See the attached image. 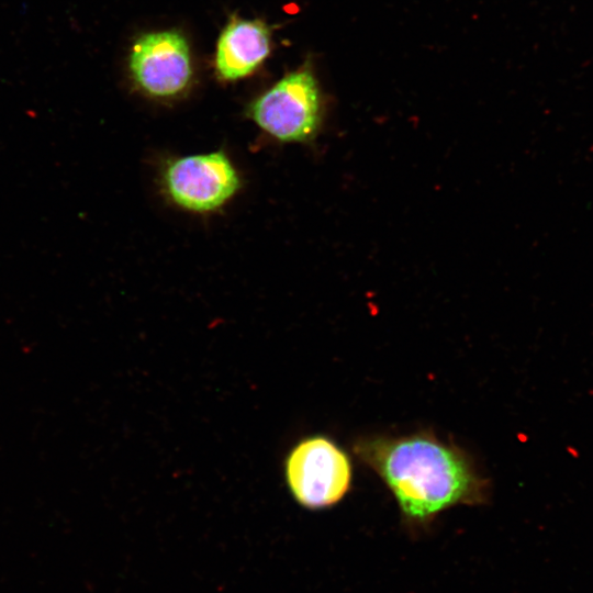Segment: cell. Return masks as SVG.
Instances as JSON below:
<instances>
[{"label": "cell", "mask_w": 593, "mask_h": 593, "mask_svg": "<svg viewBox=\"0 0 593 593\" xmlns=\"http://www.w3.org/2000/svg\"><path fill=\"white\" fill-rule=\"evenodd\" d=\"M355 451L382 478L412 522L485 500V483L466 454L429 434L360 439Z\"/></svg>", "instance_id": "obj_1"}, {"label": "cell", "mask_w": 593, "mask_h": 593, "mask_svg": "<svg viewBox=\"0 0 593 593\" xmlns=\"http://www.w3.org/2000/svg\"><path fill=\"white\" fill-rule=\"evenodd\" d=\"M158 183L177 209L204 215L227 205L243 181L232 158L217 149L166 159L159 168Z\"/></svg>", "instance_id": "obj_2"}, {"label": "cell", "mask_w": 593, "mask_h": 593, "mask_svg": "<svg viewBox=\"0 0 593 593\" xmlns=\"http://www.w3.org/2000/svg\"><path fill=\"white\" fill-rule=\"evenodd\" d=\"M246 115L281 144L312 141L323 119V98L314 75L307 68L288 74L254 99Z\"/></svg>", "instance_id": "obj_3"}, {"label": "cell", "mask_w": 593, "mask_h": 593, "mask_svg": "<svg viewBox=\"0 0 593 593\" xmlns=\"http://www.w3.org/2000/svg\"><path fill=\"white\" fill-rule=\"evenodd\" d=\"M283 473L292 497L309 510L335 505L351 483L347 454L332 439L320 435L303 438L290 449Z\"/></svg>", "instance_id": "obj_4"}, {"label": "cell", "mask_w": 593, "mask_h": 593, "mask_svg": "<svg viewBox=\"0 0 593 593\" xmlns=\"http://www.w3.org/2000/svg\"><path fill=\"white\" fill-rule=\"evenodd\" d=\"M130 70L136 86L150 97L169 99L181 94L192 77L186 38L176 31L138 37L130 55Z\"/></svg>", "instance_id": "obj_5"}, {"label": "cell", "mask_w": 593, "mask_h": 593, "mask_svg": "<svg viewBox=\"0 0 593 593\" xmlns=\"http://www.w3.org/2000/svg\"><path fill=\"white\" fill-rule=\"evenodd\" d=\"M270 53V32L258 20L233 19L216 45L215 67L221 79L237 80L250 75Z\"/></svg>", "instance_id": "obj_6"}]
</instances>
